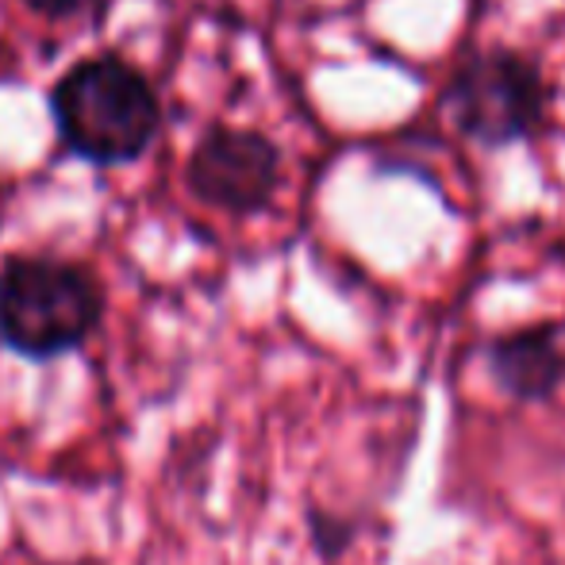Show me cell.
I'll list each match as a JSON object with an SVG mask.
<instances>
[{"instance_id": "3", "label": "cell", "mask_w": 565, "mask_h": 565, "mask_svg": "<svg viewBox=\"0 0 565 565\" xmlns=\"http://www.w3.org/2000/svg\"><path fill=\"white\" fill-rule=\"evenodd\" d=\"M105 320V285L82 262L12 254L0 266V342L23 358L77 350Z\"/></svg>"}, {"instance_id": "6", "label": "cell", "mask_w": 565, "mask_h": 565, "mask_svg": "<svg viewBox=\"0 0 565 565\" xmlns=\"http://www.w3.org/2000/svg\"><path fill=\"white\" fill-rule=\"evenodd\" d=\"M20 4L46 23H89V28H100L113 0H20Z\"/></svg>"}, {"instance_id": "5", "label": "cell", "mask_w": 565, "mask_h": 565, "mask_svg": "<svg viewBox=\"0 0 565 565\" xmlns=\"http://www.w3.org/2000/svg\"><path fill=\"white\" fill-rule=\"evenodd\" d=\"M562 331V320H539L492 335L481 347L489 381L512 404H551L565 388Z\"/></svg>"}, {"instance_id": "4", "label": "cell", "mask_w": 565, "mask_h": 565, "mask_svg": "<svg viewBox=\"0 0 565 565\" xmlns=\"http://www.w3.org/2000/svg\"><path fill=\"white\" fill-rule=\"evenodd\" d=\"M285 154L266 131L212 124L185 162V189L204 209L227 216H258L281 189Z\"/></svg>"}, {"instance_id": "2", "label": "cell", "mask_w": 565, "mask_h": 565, "mask_svg": "<svg viewBox=\"0 0 565 565\" xmlns=\"http://www.w3.org/2000/svg\"><path fill=\"white\" fill-rule=\"evenodd\" d=\"M554 105V85L531 51L484 43L450 66L439 89V113L473 147L500 154L539 139Z\"/></svg>"}, {"instance_id": "1", "label": "cell", "mask_w": 565, "mask_h": 565, "mask_svg": "<svg viewBox=\"0 0 565 565\" xmlns=\"http://www.w3.org/2000/svg\"><path fill=\"white\" fill-rule=\"evenodd\" d=\"M162 119L154 82L116 51L77 58L51 85V124L58 147L100 170L147 158L162 135Z\"/></svg>"}]
</instances>
